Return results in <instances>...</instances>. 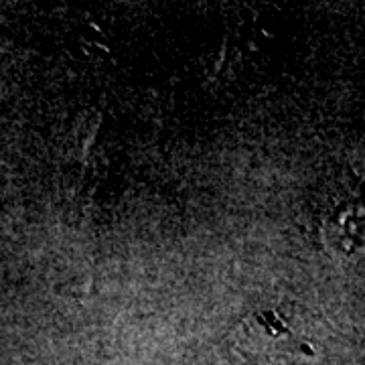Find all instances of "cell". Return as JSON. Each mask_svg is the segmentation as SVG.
<instances>
[{
	"label": "cell",
	"instance_id": "1",
	"mask_svg": "<svg viewBox=\"0 0 365 365\" xmlns=\"http://www.w3.org/2000/svg\"><path fill=\"white\" fill-rule=\"evenodd\" d=\"M327 248L341 256H353L365 248V211L345 205L325 222L323 230Z\"/></svg>",
	"mask_w": 365,
	"mask_h": 365
}]
</instances>
